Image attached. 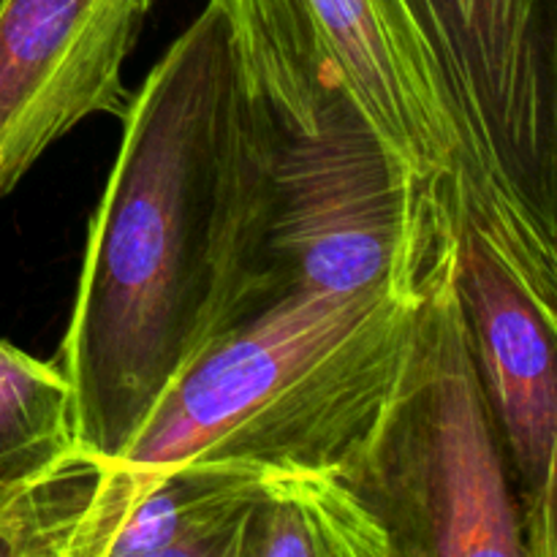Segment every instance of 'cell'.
Returning a JSON list of instances; mask_svg holds the SVG:
<instances>
[{"instance_id":"cell-11","label":"cell","mask_w":557,"mask_h":557,"mask_svg":"<svg viewBox=\"0 0 557 557\" xmlns=\"http://www.w3.org/2000/svg\"><path fill=\"white\" fill-rule=\"evenodd\" d=\"M60 364L0 341V484L33 482L82 455Z\"/></svg>"},{"instance_id":"cell-12","label":"cell","mask_w":557,"mask_h":557,"mask_svg":"<svg viewBox=\"0 0 557 557\" xmlns=\"http://www.w3.org/2000/svg\"><path fill=\"white\" fill-rule=\"evenodd\" d=\"M101 460L82 451L49 476L0 484V557H71Z\"/></svg>"},{"instance_id":"cell-4","label":"cell","mask_w":557,"mask_h":557,"mask_svg":"<svg viewBox=\"0 0 557 557\" xmlns=\"http://www.w3.org/2000/svg\"><path fill=\"white\" fill-rule=\"evenodd\" d=\"M455 253L424 292L400 381L343 479L389 533L395 557H528Z\"/></svg>"},{"instance_id":"cell-7","label":"cell","mask_w":557,"mask_h":557,"mask_svg":"<svg viewBox=\"0 0 557 557\" xmlns=\"http://www.w3.org/2000/svg\"><path fill=\"white\" fill-rule=\"evenodd\" d=\"M156 0H0V201L85 120L123 117Z\"/></svg>"},{"instance_id":"cell-2","label":"cell","mask_w":557,"mask_h":557,"mask_svg":"<svg viewBox=\"0 0 557 557\" xmlns=\"http://www.w3.org/2000/svg\"><path fill=\"white\" fill-rule=\"evenodd\" d=\"M433 277L272 299L177 381L117 460L343 476L400 381Z\"/></svg>"},{"instance_id":"cell-6","label":"cell","mask_w":557,"mask_h":557,"mask_svg":"<svg viewBox=\"0 0 557 557\" xmlns=\"http://www.w3.org/2000/svg\"><path fill=\"white\" fill-rule=\"evenodd\" d=\"M245 87L281 131L308 134L330 103L362 114L419 180L455 183V134L381 0H207Z\"/></svg>"},{"instance_id":"cell-8","label":"cell","mask_w":557,"mask_h":557,"mask_svg":"<svg viewBox=\"0 0 557 557\" xmlns=\"http://www.w3.org/2000/svg\"><path fill=\"white\" fill-rule=\"evenodd\" d=\"M455 288L520 509L528 557H557V341L531 299L462 221L457 223Z\"/></svg>"},{"instance_id":"cell-10","label":"cell","mask_w":557,"mask_h":557,"mask_svg":"<svg viewBox=\"0 0 557 557\" xmlns=\"http://www.w3.org/2000/svg\"><path fill=\"white\" fill-rule=\"evenodd\" d=\"M239 557H395V547L337 473L267 471Z\"/></svg>"},{"instance_id":"cell-3","label":"cell","mask_w":557,"mask_h":557,"mask_svg":"<svg viewBox=\"0 0 557 557\" xmlns=\"http://www.w3.org/2000/svg\"><path fill=\"white\" fill-rule=\"evenodd\" d=\"M381 3L455 134V212L557 337V0Z\"/></svg>"},{"instance_id":"cell-9","label":"cell","mask_w":557,"mask_h":557,"mask_svg":"<svg viewBox=\"0 0 557 557\" xmlns=\"http://www.w3.org/2000/svg\"><path fill=\"white\" fill-rule=\"evenodd\" d=\"M267 471L101 460L74 557H239Z\"/></svg>"},{"instance_id":"cell-1","label":"cell","mask_w":557,"mask_h":557,"mask_svg":"<svg viewBox=\"0 0 557 557\" xmlns=\"http://www.w3.org/2000/svg\"><path fill=\"white\" fill-rule=\"evenodd\" d=\"M54 362L76 444L117 460L177 381L272 302L277 128L207 3L120 117Z\"/></svg>"},{"instance_id":"cell-5","label":"cell","mask_w":557,"mask_h":557,"mask_svg":"<svg viewBox=\"0 0 557 557\" xmlns=\"http://www.w3.org/2000/svg\"><path fill=\"white\" fill-rule=\"evenodd\" d=\"M272 185V299L424 283L457 248L449 188L403 166L346 101L308 134L277 128Z\"/></svg>"}]
</instances>
